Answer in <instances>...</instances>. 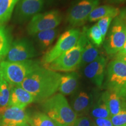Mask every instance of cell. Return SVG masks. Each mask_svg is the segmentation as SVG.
Instances as JSON below:
<instances>
[{
    "mask_svg": "<svg viewBox=\"0 0 126 126\" xmlns=\"http://www.w3.org/2000/svg\"><path fill=\"white\" fill-rule=\"evenodd\" d=\"M11 43L8 32L4 27L0 26V60L7 56Z\"/></svg>",
    "mask_w": 126,
    "mask_h": 126,
    "instance_id": "obj_26",
    "label": "cell"
},
{
    "mask_svg": "<svg viewBox=\"0 0 126 126\" xmlns=\"http://www.w3.org/2000/svg\"><path fill=\"white\" fill-rule=\"evenodd\" d=\"M28 123L30 126H57L45 113L37 112L29 116Z\"/></svg>",
    "mask_w": 126,
    "mask_h": 126,
    "instance_id": "obj_23",
    "label": "cell"
},
{
    "mask_svg": "<svg viewBox=\"0 0 126 126\" xmlns=\"http://www.w3.org/2000/svg\"><path fill=\"white\" fill-rule=\"evenodd\" d=\"M72 126H92V124L89 118L84 116L77 117Z\"/></svg>",
    "mask_w": 126,
    "mask_h": 126,
    "instance_id": "obj_29",
    "label": "cell"
},
{
    "mask_svg": "<svg viewBox=\"0 0 126 126\" xmlns=\"http://www.w3.org/2000/svg\"><path fill=\"white\" fill-rule=\"evenodd\" d=\"M84 28L88 39L94 46L99 47L103 45L105 39L103 38L101 32L97 27L96 24L93 25L88 29L86 28Z\"/></svg>",
    "mask_w": 126,
    "mask_h": 126,
    "instance_id": "obj_24",
    "label": "cell"
},
{
    "mask_svg": "<svg viewBox=\"0 0 126 126\" xmlns=\"http://www.w3.org/2000/svg\"><path fill=\"white\" fill-rule=\"evenodd\" d=\"M126 126V125H125V126Z\"/></svg>",
    "mask_w": 126,
    "mask_h": 126,
    "instance_id": "obj_37",
    "label": "cell"
},
{
    "mask_svg": "<svg viewBox=\"0 0 126 126\" xmlns=\"http://www.w3.org/2000/svg\"><path fill=\"white\" fill-rule=\"evenodd\" d=\"M50 1H52V0H50Z\"/></svg>",
    "mask_w": 126,
    "mask_h": 126,
    "instance_id": "obj_38",
    "label": "cell"
},
{
    "mask_svg": "<svg viewBox=\"0 0 126 126\" xmlns=\"http://www.w3.org/2000/svg\"><path fill=\"white\" fill-rule=\"evenodd\" d=\"M91 113L94 119H109L111 117L102 94L92 106Z\"/></svg>",
    "mask_w": 126,
    "mask_h": 126,
    "instance_id": "obj_21",
    "label": "cell"
},
{
    "mask_svg": "<svg viewBox=\"0 0 126 126\" xmlns=\"http://www.w3.org/2000/svg\"><path fill=\"white\" fill-rule=\"evenodd\" d=\"M0 126H30L28 123H22L15 124H1Z\"/></svg>",
    "mask_w": 126,
    "mask_h": 126,
    "instance_id": "obj_32",
    "label": "cell"
},
{
    "mask_svg": "<svg viewBox=\"0 0 126 126\" xmlns=\"http://www.w3.org/2000/svg\"><path fill=\"white\" fill-rule=\"evenodd\" d=\"M78 79L79 75L75 71L61 75L58 91L64 96L72 94L78 88Z\"/></svg>",
    "mask_w": 126,
    "mask_h": 126,
    "instance_id": "obj_17",
    "label": "cell"
},
{
    "mask_svg": "<svg viewBox=\"0 0 126 126\" xmlns=\"http://www.w3.org/2000/svg\"></svg>",
    "mask_w": 126,
    "mask_h": 126,
    "instance_id": "obj_39",
    "label": "cell"
},
{
    "mask_svg": "<svg viewBox=\"0 0 126 126\" xmlns=\"http://www.w3.org/2000/svg\"><path fill=\"white\" fill-rule=\"evenodd\" d=\"M114 19L113 18H110V17H106V18L100 19L97 21L96 25L99 30L101 32L104 39L105 38L107 34H108L110 25H111Z\"/></svg>",
    "mask_w": 126,
    "mask_h": 126,
    "instance_id": "obj_28",
    "label": "cell"
},
{
    "mask_svg": "<svg viewBox=\"0 0 126 126\" xmlns=\"http://www.w3.org/2000/svg\"><path fill=\"white\" fill-rule=\"evenodd\" d=\"M99 4L100 0H75L68 11V23L74 27L84 25L90 14Z\"/></svg>",
    "mask_w": 126,
    "mask_h": 126,
    "instance_id": "obj_8",
    "label": "cell"
},
{
    "mask_svg": "<svg viewBox=\"0 0 126 126\" xmlns=\"http://www.w3.org/2000/svg\"><path fill=\"white\" fill-rule=\"evenodd\" d=\"M92 126H97L96 125V124H92Z\"/></svg>",
    "mask_w": 126,
    "mask_h": 126,
    "instance_id": "obj_36",
    "label": "cell"
},
{
    "mask_svg": "<svg viewBox=\"0 0 126 126\" xmlns=\"http://www.w3.org/2000/svg\"><path fill=\"white\" fill-rule=\"evenodd\" d=\"M44 113L57 126H71L77 117L67 99L61 94H56L42 103Z\"/></svg>",
    "mask_w": 126,
    "mask_h": 126,
    "instance_id": "obj_2",
    "label": "cell"
},
{
    "mask_svg": "<svg viewBox=\"0 0 126 126\" xmlns=\"http://www.w3.org/2000/svg\"><path fill=\"white\" fill-rule=\"evenodd\" d=\"M43 5L44 0H18L16 14L20 20H26L39 14Z\"/></svg>",
    "mask_w": 126,
    "mask_h": 126,
    "instance_id": "obj_12",
    "label": "cell"
},
{
    "mask_svg": "<svg viewBox=\"0 0 126 126\" xmlns=\"http://www.w3.org/2000/svg\"><path fill=\"white\" fill-rule=\"evenodd\" d=\"M119 16L124 20V22L126 23V8L120 10V13L119 14Z\"/></svg>",
    "mask_w": 126,
    "mask_h": 126,
    "instance_id": "obj_33",
    "label": "cell"
},
{
    "mask_svg": "<svg viewBox=\"0 0 126 126\" xmlns=\"http://www.w3.org/2000/svg\"><path fill=\"white\" fill-rule=\"evenodd\" d=\"M118 53H121V54H126V40L125 43H124V45L123 47V48L121 49L120 51Z\"/></svg>",
    "mask_w": 126,
    "mask_h": 126,
    "instance_id": "obj_35",
    "label": "cell"
},
{
    "mask_svg": "<svg viewBox=\"0 0 126 126\" xmlns=\"http://www.w3.org/2000/svg\"><path fill=\"white\" fill-rule=\"evenodd\" d=\"M105 1L110 4H122L126 2V0H105Z\"/></svg>",
    "mask_w": 126,
    "mask_h": 126,
    "instance_id": "obj_34",
    "label": "cell"
},
{
    "mask_svg": "<svg viewBox=\"0 0 126 126\" xmlns=\"http://www.w3.org/2000/svg\"><path fill=\"white\" fill-rule=\"evenodd\" d=\"M107 59L100 55L95 60L88 64L83 69V74L97 87H102L105 78Z\"/></svg>",
    "mask_w": 126,
    "mask_h": 126,
    "instance_id": "obj_11",
    "label": "cell"
},
{
    "mask_svg": "<svg viewBox=\"0 0 126 126\" xmlns=\"http://www.w3.org/2000/svg\"><path fill=\"white\" fill-rule=\"evenodd\" d=\"M62 16L58 10H51L36 14L30 20L27 27L28 34L33 36L40 32L56 29L60 24Z\"/></svg>",
    "mask_w": 126,
    "mask_h": 126,
    "instance_id": "obj_9",
    "label": "cell"
},
{
    "mask_svg": "<svg viewBox=\"0 0 126 126\" xmlns=\"http://www.w3.org/2000/svg\"><path fill=\"white\" fill-rule=\"evenodd\" d=\"M61 74L41 66L25 78L20 84L32 94L35 102H43L59 91Z\"/></svg>",
    "mask_w": 126,
    "mask_h": 126,
    "instance_id": "obj_1",
    "label": "cell"
},
{
    "mask_svg": "<svg viewBox=\"0 0 126 126\" xmlns=\"http://www.w3.org/2000/svg\"><path fill=\"white\" fill-rule=\"evenodd\" d=\"M79 39L81 40L83 46L80 68L85 67L88 64L95 60L101 54H100V52L97 49V47L94 46L88 39L84 28L82 32H81Z\"/></svg>",
    "mask_w": 126,
    "mask_h": 126,
    "instance_id": "obj_15",
    "label": "cell"
},
{
    "mask_svg": "<svg viewBox=\"0 0 126 126\" xmlns=\"http://www.w3.org/2000/svg\"><path fill=\"white\" fill-rule=\"evenodd\" d=\"M37 54L35 47L31 41L25 38L18 39L11 45L5 61L9 62L26 61L36 57Z\"/></svg>",
    "mask_w": 126,
    "mask_h": 126,
    "instance_id": "obj_10",
    "label": "cell"
},
{
    "mask_svg": "<svg viewBox=\"0 0 126 126\" xmlns=\"http://www.w3.org/2000/svg\"><path fill=\"white\" fill-rule=\"evenodd\" d=\"M41 67L39 61L28 60L20 62H0V77L11 86H20L25 78Z\"/></svg>",
    "mask_w": 126,
    "mask_h": 126,
    "instance_id": "obj_3",
    "label": "cell"
},
{
    "mask_svg": "<svg viewBox=\"0 0 126 126\" xmlns=\"http://www.w3.org/2000/svg\"><path fill=\"white\" fill-rule=\"evenodd\" d=\"M82 50V43L79 37L75 46L64 52L52 62L44 64L43 67L56 72L75 71L79 68Z\"/></svg>",
    "mask_w": 126,
    "mask_h": 126,
    "instance_id": "obj_4",
    "label": "cell"
},
{
    "mask_svg": "<svg viewBox=\"0 0 126 126\" xmlns=\"http://www.w3.org/2000/svg\"><path fill=\"white\" fill-rule=\"evenodd\" d=\"M11 87L9 83L0 77V109L8 106Z\"/></svg>",
    "mask_w": 126,
    "mask_h": 126,
    "instance_id": "obj_25",
    "label": "cell"
},
{
    "mask_svg": "<svg viewBox=\"0 0 126 126\" xmlns=\"http://www.w3.org/2000/svg\"><path fill=\"white\" fill-rule=\"evenodd\" d=\"M94 97L91 93L81 91L75 96L72 101V109L77 117L84 116L92 107Z\"/></svg>",
    "mask_w": 126,
    "mask_h": 126,
    "instance_id": "obj_16",
    "label": "cell"
},
{
    "mask_svg": "<svg viewBox=\"0 0 126 126\" xmlns=\"http://www.w3.org/2000/svg\"><path fill=\"white\" fill-rule=\"evenodd\" d=\"M34 102L35 100L33 96L21 86H11L9 106H14L25 109L28 105Z\"/></svg>",
    "mask_w": 126,
    "mask_h": 126,
    "instance_id": "obj_14",
    "label": "cell"
},
{
    "mask_svg": "<svg viewBox=\"0 0 126 126\" xmlns=\"http://www.w3.org/2000/svg\"><path fill=\"white\" fill-rule=\"evenodd\" d=\"M94 124L97 126H114L112 122L109 119H95Z\"/></svg>",
    "mask_w": 126,
    "mask_h": 126,
    "instance_id": "obj_30",
    "label": "cell"
},
{
    "mask_svg": "<svg viewBox=\"0 0 126 126\" xmlns=\"http://www.w3.org/2000/svg\"><path fill=\"white\" fill-rule=\"evenodd\" d=\"M106 86L107 90L117 94L126 99V65L114 59L106 68Z\"/></svg>",
    "mask_w": 126,
    "mask_h": 126,
    "instance_id": "obj_5",
    "label": "cell"
},
{
    "mask_svg": "<svg viewBox=\"0 0 126 126\" xmlns=\"http://www.w3.org/2000/svg\"><path fill=\"white\" fill-rule=\"evenodd\" d=\"M107 37L103 43L109 55L117 54L123 48L126 40V23L119 15L111 22Z\"/></svg>",
    "mask_w": 126,
    "mask_h": 126,
    "instance_id": "obj_6",
    "label": "cell"
},
{
    "mask_svg": "<svg viewBox=\"0 0 126 126\" xmlns=\"http://www.w3.org/2000/svg\"><path fill=\"white\" fill-rule=\"evenodd\" d=\"M81 31L78 29H71L60 36L57 42L49 51L46 52L42 60V64H47L54 60L64 52L77 45Z\"/></svg>",
    "mask_w": 126,
    "mask_h": 126,
    "instance_id": "obj_7",
    "label": "cell"
},
{
    "mask_svg": "<svg viewBox=\"0 0 126 126\" xmlns=\"http://www.w3.org/2000/svg\"><path fill=\"white\" fill-rule=\"evenodd\" d=\"M115 59L122 61L126 65V54H121V53H117L116 54Z\"/></svg>",
    "mask_w": 126,
    "mask_h": 126,
    "instance_id": "obj_31",
    "label": "cell"
},
{
    "mask_svg": "<svg viewBox=\"0 0 126 126\" xmlns=\"http://www.w3.org/2000/svg\"><path fill=\"white\" fill-rule=\"evenodd\" d=\"M18 2V0H0V24L10 19Z\"/></svg>",
    "mask_w": 126,
    "mask_h": 126,
    "instance_id": "obj_22",
    "label": "cell"
},
{
    "mask_svg": "<svg viewBox=\"0 0 126 126\" xmlns=\"http://www.w3.org/2000/svg\"><path fill=\"white\" fill-rule=\"evenodd\" d=\"M110 120L114 126H123L126 125V102L120 112L110 117Z\"/></svg>",
    "mask_w": 126,
    "mask_h": 126,
    "instance_id": "obj_27",
    "label": "cell"
},
{
    "mask_svg": "<svg viewBox=\"0 0 126 126\" xmlns=\"http://www.w3.org/2000/svg\"><path fill=\"white\" fill-rule=\"evenodd\" d=\"M109 110L110 116L118 114L122 110L126 102V99L122 98L116 93L107 90L102 94Z\"/></svg>",
    "mask_w": 126,
    "mask_h": 126,
    "instance_id": "obj_18",
    "label": "cell"
},
{
    "mask_svg": "<svg viewBox=\"0 0 126 126\" xmlns=\"http://www.w3.org/2000/svg\"><path fill=\"white\" fill-rule=\"evenodd\" d=\"M29 116L25 109L14 106L0 109V125L28 123Z\"/></svg>",
    "mask_w": 126,
    "mask_h": 126,
    "instance_id": "obj_13",
    "label": "cell"
},
{
    "mask_svg": "<svg viewBox=\"0 0 126 126\" xmlns=\"http://www.w3.org/2000/svg\"><path fill=\"white\" fill-rule=\"evenodd\" d=\"M59 30L57 29H50L40 32L33 36L37 42L39 47L42 50H45L54 42L59 34Z\"/></svg>",
    "mask_w": 126,
    "mask_h": 126,
    "instance_id": "obj_20",
    "label": "cell"
},
{
    "mask_svg": "<svg viewBox=\"0 0 126 126\" xmlns=\"http://www.w3.org/2000/svg\"><path fill=\"white\" fill-rule=\"evenodd\" d=\"M120 13V9L110 5L97 6L90 14L88 18V21L96 22L100 19L110 17L113 19L118 16Z\"/></svg>",
    "mask_w": 126,
    "mask_h": 126,
    "instance_id": "obj_19",
    "label": "cell"
}]
</instances>
